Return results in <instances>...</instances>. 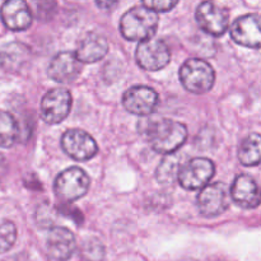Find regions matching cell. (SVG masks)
<instances>
[{"instance_id":"cell-23","label":"cell","mask_w":261,"mask_h":261,"mask_svg":"<svg viewBox=\"0 0 261 261\" xmlns=\"http://www.w3.org/2000/svg\"><path fill=\"white\" fill-rule=\"evenodd\" d=\"M177 2H170V0H145L143 2V7L153 10V12H168L177 5Z\"/></svg>"},{"instance_id":"cell-1","label":"cell","mask_w":261,"mask_h":261,"mask_svg":"<svg viewBox=\"0 0 261 261\" xmlns=\"http://www.w3.org/2000/svg\"><path fill=\"white\" fill-rule=\"evenodd\" d=\"M148 140L153 150L161 154H175L188 139V129L173 120L162 119L152 122L148 127Z\"/></svg>"},{"instance_id":"cell-20","label":"cell","mask_w":261,"mask_h":261,"mask_svg":"<svg viewBox=\"0 0 261 261\" xmlns=\"http://www.w3.org/2000/svg\"><path fill=\"white\" fill-rule=\"evenodd\" d=\"M19 137L17 120L9 112L0 111V148H10Z\"/></svg>"},{"instance_id":"cell-25","label":"cell","mask_w":261,"mask_h":261,"mask_svg":"<svg viewBox=\"0 0 261 261\" xmlns=\"http://www.w3.org/2000/svg\"><path fill=\"white\" fill-rule=\"evenodd\" d=\"M96 4L98 5L99 8H105V7H109V8H111L112 5H115V4H116V3H110V2H109V3H105V2H97Z\"/></svg>"},{"instance_id":"cell-17","label":"cell","mask_w":261,"mask_h":261,"mask_svg":"<svg viewBox=\"0 0 261 261\" xmlns=\"http://www.w3.org/2000/svg\"><path fill=\"white\" fill-rule=\"evenodd\" d=\"M109 51V43L98 33H88L79 43L75 55L81 63H96L103 59Z\"/></svg>"},{"instance_id":"cell-3","label":"cell","mask_w":261,"mask_h":261,"mask_svg":"<svg viewBox=\"0 0 261 261\" xmlns=\"http://www.w3.org/2000/svg\"><path fill=\"white\" fill-rule=\"evenodd\" d=\"M180 81L186 91L203 94L213 88L216 73L211 64L205 60L189 59L180 69Z\"/></svg>"},{"instance_id":"cell-9","label":"cell","mask_w":261,"mask_h":261,"mask_svg":"<svg viewBox=\"0 0 261 261\" xmlns=\"http://www.w3.org/2000/svg\"><path fill=\"white\" fill-rule=\"evenodd\" d=\"M61 148L75 161H88L98 152L96 140L81 129L66 130L61 137Z\"/></svg>"},{"instance_id":"cell-15","label":"cell","mask_w":261,"mask_h":261,"mask_svg":"<svg viewBox=\"0 0 261 261\" xmlns=\"http://www.w3.org/2000/svg\"><path fill=\"white\" fill-rule=\"evenodd\" d=\"M231 198L241 208L254 209L261 203V190L249 175H239L231 188Z\"/></svg>"},{"instance_id":"cell-19","label":"cell","mask_w":261,"mask_h":261,"mask_svg":"<svg viewBox=\"0 0 261 261\" xmlns=\"http://www.w3.org/2000/svg\"><path fill=\"white\" fill-rule=\"evenodd\" d=\"M239 160L240 162L247 167L257 166L261 163V135L250 134L241 143V147L239 149Z\"/></svg>"},{"instance_id":"cell-7","label":"cell","mask_w":261,"mask_h":261,"mask_svg":"<svg viewBox=\"0 0 261 261\" xmlns=\"http://www.w3.org/2000/svg\"><path fill=\"white\" fill-rule=\"evenodd\" d=\"M138 65L148 71H158L166 68L171 60V51L162 40H149L140 42L135 53Z\"/></svg>"},{"instance_id":"cell-4","label":"cell","mask_w":261,"mask_h":261,"mask_svg":"<svg viewBox=\"0 0 261 261\" xmlns=\"http://www.w3.org/2000/svg\"><path fill=\"white\" fill-rule=\"evenodd\" d=\"M91 180L88 175L79 167L66 168L56 177L55 193L64 201H74L81 199L88 191Z\"/></svg>"},{"instance_id":"cell-2","label":"cell","mask_w":261,"mask_h":261,"mask_svg":"<svg viewBox=\"0 0 261 261\" xmlns=\"http://www.w3.org/2000/svg\"><path fill=\"white\" fill-rule=\"evenodd\" d=\"M157 27V13L143 5L132 8L120 19V32L129 41L144 42L152 40Z\"/></svg>"},{"instance_id":"cell-16","label":"cell","mask_w":261,"mask_h":261,"mask_svg":"<svg viewBox=\"0 0 261 261\" xmlns=\"http://www.w3.org/2000/svg\"><path fill=\"white\" fill-rule=\"evenodd\" d=\"M0 15L7 28L15 32L27 30L32 24V13L27 3L22 0L5 2L0 9Z\"/></svg>"},{"instance_id":"cell-11","label":"cell","mask_w":261,"mask_h":261,"mask_svg":"<svg viewBox=\"0 0 261 261\" xmlns=\"http://www.w3.org/2000/svg\"><path fill=\"white\" fill-rule=\"evenodd\" d=\"M196 22L204 32L212 36H222L228 28V13L211 2L201 3L195 13Z\"/></svg>"},{"instance_id":"cell-24","label":"cell","mask_w":261,"mask_h":261,"mask_svg":"<svg viewBox=\"0 0 261 261\" xmlns=\"http://www.w3.org/2000/svg\"><path fill=\"white\" fill-rule=\"evenodd\" d=\"M7 171H8L7 161H5V158L3 157V155H0V181H2V178L5 176Z\"/></svg>"},{"instance_id":"cell-14","label":"cell","mask_w":261,"mask_h":261,"mask_svg":"<svg viewBox=\"0 0 261 261\" xmlns=\"http://www.w3.org/2000/svg\"><path fill=\"white\" fill-rule=\"evenodd\" d=\"M76 247L74 234L65 227H53L47 236V251L51 259L66 261L71 257Z\"/></svg>"},{"instance_id":"cell-5","label":"cell","mask_w":261,"mask_h":261,"mask_svg":"<svg viewBox=\"0 0 261 261\" xmlns=\"http://www.w3.org/2000/svg\"><path fill=\"white\" fill-rule=\"evenodd\" d=\"M216 172V166L208 158L198 157L189 161L181 167L178 182L186 190H198L209 185Z\"/></svg>"},{"instance_id":"cell-22","label":"cell","mask_w":261,"mask_h":261,"mask_svg":"<svg viewBox=\"0 0 261 261\" xmlns=\"http://www.w3.org/2000/svg\"><path fill=\"white\" fill-rule=\"evenodd\" d=\"M17 240V228L10 221H0V254L9 251Z\"/></svg>"},{"instance_id":"cell-12","label":"cell","mask_w":261,"mask_h":261,"mask_svg":"<svg viewBox=\"0 0 261 261\" xmlns=\"http://www.w3.org/2000/svg\"><path fill=\"white\" fill-rule=\"evenodd\" d=\"M231 37L239 45L250 48H261V17L246 14L237 18L231 27Z\"/></svg>"},{"instance_id":"cell-21","label":"cell","mask_w":261,"mask_h":261,"mask_svg":"<svg viewBox=\"0 0 261 261\" xmlns=\"http://www.w3.org/2000/svg\"><path fill=\"white\" fill-rule=\"evenodd\" d=\"M181 157L180 155L170 154L160 163L155 172V177L161 184H173L176 180H178V173L181 170Z\"/></svg>"},{"instance_id":"cell-18","label":"cell","mask_w":261,"mask_h":261,"mask_svg":"<svg viewBox=\"0 0 261 261\" xmlns=\"http://www.w3.org/2000/svg\"><path fill=\"white\" fill-rule=\"evenodd\" d=\"M30 58V48L20 42H12L0 50V64L4 69L17 71L27 63Z\"/></svg>"},{"instance_id":"cell-8","label":"cell","mask_w":261,"mask_h":261,"mask_svg":"<svg viewBox=\"0 0 261 261\" xmlns=\"http://www.w3.org/2000/svg\"><path fill=\"white\" fill-rule=\"evenodd\" d=\"M228 189L219 181L206 185L198 195V208L201 216L206 218L221 216L228 209Z\"/></svg>"},{"instance_id":"cell-10","label":"cell","mask_w":261,"mask_h":261,"mask_svg":"<svg viewBox=\"0 0 261 261\" xmlns=\"http://www.w3.org/2000/svg\"><path fill=\"white\" fill-rule=\"evenodd\" d=\"M160 97L154 89L145 86H135L127 89L122 96L125 110L138 116H148L157 109Z\"/></svg>"},{"instance_id":"cell-13","label":"cell","mask_w":261,"mask_h":261,"mask_svg":"<svg viewBox=\"0 0 261 261\" xmlns=\"http://www.w3.org/2000/svg\"><path fill=\"white\" fill-rule=\"evenodd\" d=\"M81 70L82 64L75 53L61 51L54 56L48 65L47 73L48 76L58 83H70L78 78Z\"/></svg>"},{"instance_id":"cell-6","label":"cell","mask_w":261,"mask_h":261,"mask_svg":"<svg viewBox=\"0 0 261 261\" xmlns=\"http://www.w3.org/2000/svg\"><path fill=\"white\" fill-rule=\"evenodd\" d=\"M71 109V94L65 88H54L41 101V117L50 125H56L66 119Z\"/></svg>"}]
</instances>
